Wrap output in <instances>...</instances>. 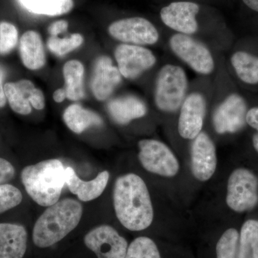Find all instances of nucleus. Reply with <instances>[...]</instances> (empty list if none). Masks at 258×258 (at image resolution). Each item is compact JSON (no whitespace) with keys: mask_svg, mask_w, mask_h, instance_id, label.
I'll list each match as a JSON object with an SVG mask.
<instances>
[{"mask_svg":"<svg viewBox=\"0 0 258 258\" xmlns=\"http://www.w3.org/2000/svg\"><path fill=\"white\" fill-rule=\"evenodd\" d=\"M21 179L30 198L42 207L58 202L66 184V169L58 159L42 161L24 168Z\"/></svg>","mask_w":258,"mask_h":258,"instance_id":"obj_3","label":"nucleus"},{"mask_svg":"<svg viewBox=\"0 0 258 258\" xmlns=\"http://www.w3.org/2000/svg\"><path fill=\"white\" fill-rule=\"evenodd\" d=\"M246 6L258 13V0H242Z\"/></svg>","mask_w":258,"mask_h":258,"instance_id":"obj_36","label":"nucleus"},{"mask_svg":"<svg viewBox=\"0 0 258 258\" xmlns=\"http://www.w3.org/2000/svg\"><path fill=\"white\" fill-rule=\"evenodd\" d=\"M239 237L235 229L226 230L217 243V258H237Z\"/></svg>","mask_w":258,"mask_h":258,"instance_id":"obj_27","label":"nucleus"},{"mask_svg":"<svg viewBox=\"0 0 258 258\" xmlns=\"http://www.w3.org/2000/svg\"><path fill=\"white\" fill-rule=\"evenodd\" d=\"M187 88L188 79L184 70L175 64H165L159 71L156 82V106L166 113L177 111L186 98Z\"/></svg>","mask_w":258,"mask_h":258,"instance_id":"obj_4","label":"nucleus"},{"mask_svg":"<svg viewBox=\"0 0 258 258\" xmlns=\"http://www.w3.org/2000/svg\"><path fill=\"white\" fill-rule=\"evenodd\" d=\"M247 106L243 97L232 93L219 105L213 114V125L217 134H234L244 128Z\"/></svg>","mask_w":258,"mask_h":258,"instance_id":"obj_10","label":"nucleus"},{"mask_svg":"<svg viewBox=\"0 0 258 258\" xmlns=\"http://www.w3.org/2000/svg\"><path fill=\"white\" fill-rule=\"evenodd\" d=\"M20 55L27 69L35 71L41 69L45 63L43 43L37 32H25L20 42Z\"/></svg>","mask_w":258,"mask_h":258,"instance_id":"obj_20","label":"nucleus"},{"mask_svg":"<svg viewBox=\"0 0 258 258\" xmlns=\"http://www.w3.org/2000/svg\"><path fill=\"white\" fill-rule=\"evenodd\" d=\"M171 50L195 72L209 75L215 69V61L211 52L203 42L190 35L177 33L169 40Z\"/></svg>","mask_w":258,"mask_h":258,"instance_id":"obj_6","label":"nucleus"},{"mask_svg":"<svg viewBox=\"0 0 258 258\" xmlns=\"http://www.w3.org/2000/svg\"><path fill=\"white\" fill-rule=\"evenodd\" d=\"M37 89L29 80H20L18 82L7 83L4 85L5 96L10 107L21 115L31 113L30 101Z\"/></svg>","mask_w":258,"mask_h":258,"instance_id":"obj_19","label":"nucleus"},{"mask_svg":"<svg viewBox=\"0 0 258 258\" xmlns=\"http://www.w3.org/2000/svg\"><path fill=\"white\" fill-rule=\"evenodd\" d=\"M18 42V32L13 24L0 23V55L9 54L16 47Z\"/></svg>","mask_w":258,"mask_h":258,"instance_id":"obj_29","label":"nucleus"},{"mask_svg":"<svg viewBox=\"0 0 258 258\" xmlns=\"http://www.w3.org/2000/svg\"><path fill=\"white\" fill-rule=\"evenodd\" d=\"M193 140L191 148V171L199 181H208L216 170V148L211 138L205 132H201Z\"/></svg>","mask_w":258,"mask_h":258,"instance_id":"obj_13","label":"nucleus"},{"mask_svg":"<svg viewBox=\"0 0 258 258\" xmlns=\"http://www.w3.org/2000/svg\"><path fill=\"white\" fill-rule=\"evenodd\" d=\"M113 205L117 218L129 230H144L152 223L154 210L149 190L137 174H127L117 179Z\"/></svg>","mask_w":258,"mask_h":258,"instance_id":"obj_1","label":"nucleus"},{"mask_svg":"<svg viewBox=\"0 0 258 258\" xmlns=\"http://www.w3.org/2000/svg\"><path fill=\"white\" fill-rule=\"evenodd\" d=\"M7 98L5 96L4 85L3 83L0 82V108H3L7 103Z\"/></svg>","mask_w":258,"mask_h":258,"instance_id":"obj_35","label":"nucleus"},{"mask_svg":"<svg viewBox=\"0 0 258 258\" xmlns=\"http://www.w3.org/2000/svg\"><path fill=\"white\" fill-rule=\"evenodd\" d=\"M66 98H67V96H66L64 88H59V89L56 90L53 93L54 101L57 102V103H61V102L64 101Z\"/></svg>","mask_w":258,"mask_h":258,"instance_id":"obj_34","label":"nucleus"},{"mask_svg":"<svg viewBox=\"0 0 258 258\" xmlns=\"http://www.w3.org/2000/svg\"><path fill=\"white\" fill-rule=\"evenodd\" d=\"M28 233L23 225L0 223V258H23Z\"/></svg>","mask_w":258,"mask_h":258,"instance_id":"obj_17","label":"nucleus"},{"mask_svg":"<svg viewBox=\"0 0 258 258\" xmlns=\"http://www.w3.org/2000/svg\"><path fill=\"white\" fill-rule=\"evenodd\" d=\"M23 201V195L13 185H0V215L18 206Z\"/></svg>","mask_w":258,"mask_h":258,"instance_id":"obj_30","label":"nucleus"},{"mask_svg":"<svg viewBox=\"0 0 258 258\" xmlns=\"http://www.w3.org/2000/svg\"><path fill=\"white\" fill-rule=\"evenodd\" d=\"M139 159L146 170L165 177H172L179 170V161L166 144L154 139L139 142Z\"/></svg>","mask_w":258,"mask_h":258,"instance_id":"obj_7","label":"nucleus"},{"mask_svg":"<svg viewBox=\"0 0 258 258\" xmlns=\"http://www.w3.org/2000/svg\"><path fill=\"white\" fill-rule=\"evenodd\" d=\"M82 215V205L73 199H64L48 207L34 226V244L46 248L57 243L79 225Z\"/></svg>","mask_w":258,"mask_h":258,"instance_id":"obj_2","label":"nucleus"},{"mask_svg":"<svg viewBox=\"0 0 258 258\" xmlns=\"http://www.w3.org/2000/svg\"><path fill=\"white\" fill-rule=\"evenodd\" d=\"M15 174L13 164L6 159L0 158V185L9 182L14 177Z\"/></svg>","mask_w":258,"mask_h":258,"instance_id":"obj_31","label":"nucleus"},{"mask_svg":"<svg viewBox=\"0 0 258 258\" xmlns=\"http://www.w3.org/2000/svg\"><path fill=\"white\" fill-rule=\"evenodd\" d=\"M121 81L119 70L113 66L110 57L101 56L97 59L91 81V89L97 99L105 101L109 98Z\"/></svg>","mask_w":258,"mask_h":258,"instance_id":"obj_15","label":"nucleus"},{"mask_svg":"<svg viewBox=\"0 0 258 258\" xmlns=\"http://www.w3.org/2000/svg\"><path fill=\"white\" fill-rule=\"evenodd\" d=\"M246 121L258 132V107H254L247 111Z\"/></svg>","mask_w":258,"mask_h":258,"instance_id":"obj_33","label":"nucleus"},{"mask_svg":"<svg viewBox=\"0 0 258 258\" xmlns=\"http://www.w3.org/2000/svg\"><path fill=\"white\" fill-rule=\"evenodd\" d=\"M109 176L108 171H104L91 181H83L72 167L68 166L66 169V184L70 191L77 195L83 202H89L99 198L106 189Z\"/></svg>","mask_w":258,"mask_h":258,"instance_id":"obj_16","label":"nucleus"},{"mask_svg":"<svg viewBox=\"0 0 258 258\" xmlns=\"http://www.w3.org/2000/svg\"><path fill=\"white\" fill-rule=\"evenodd\" d=\"M252 144L255 150L258 152V133L254 134L252 137Z\"/></svg>","mask_w":258,"mask_h":258,"instance_id":"obj_38","label":"nucleus"},{"mask_svg":"<svg viewBox=\"0 0 258 258\" xmlns=\"http://www.w3.org/2000/svg\"><path fill=\"white\" fill-rule=\"evenodd\" d=\"M237 258H258V221L249 220L241 228Z\"/></svg>","mask_w":258,"mask_h":258,"instance_id":"obj_25","label":"nucleus"},{"mask_svg":"<svg viewBox=\"0 0 258 258\" xmlns=\"http://www.w3.org/2000/svg\"><path fill=\"white\" fill-rule=\"evenodd\" d=\"M66 96L71 101H79L84 97L83 76L84 67L79 60H71L63 66Z\"/></svg>","mask_w":258,"mask_h":258,"instance_id":"obj_22","label":"nucleus"},{"mask_svg":"<svg viewBox=\"0 0 258 258\" xmlns=\"http://www.w3.org/2000/svg\"><path fill=\"white\" fill-rule=\"evenodd\" d=\"M83 37L80 34H73L70 37L59 38L57 36H51L47 41V47L55 55L62 56L81 46Z\"/></svg>","mask_w":258,"mask_h":258,"instance_id":"obj_28","label":"nucleus"},{"mask_svg":"<svg viewBox=\"0 0 258 258\" xmlns=\"http://www.w3.org/2000/svg\"><path fill=\"white\" fill-rule=\"evenodd\" d=\"M206 110V100L202 93L193 92L186 96L180 107L178 122V131L182 138L193 140L201 133Z\"/></svg>","mask_w":258,"mask_h":258,"instance_id":"obj_12","label":"nucleus"},{"mask_svg":"<svg viewBox=\"0 0 258 258\" xmlns=\"http://www.w3.org/2000/svg\"><path fill=\"white\" fill-rule=\"evenodd\" d=\"M231 64L237 77L244 83L258 84V57L244 51H237L231 57Z\"/></svg>","mask_w":258,"mask_h":258,"instance_id":"obj_23","label":"nucleus"},{"mask_svg":"<svg viewBox=\"0 0 258 258\" xmlns=\"http://www.w3.org/2000/svg\"><path fill=\"white\" fill-rule=\"evenodd\" d=\"M226 203L233 211H250L258 203V179L249 169L239 168L231 174L227 183Z\"/></svg>","mask_w":258,"mask_h":258,"instance_id":"obj_5","label":"nucleus"},{"mask_svg":"<svg viewBox=\"0 0 258 258\" xmlns=\"http://www.w3.org/2000/svg\"><path fill=\"white\" fill-rule=\"evenodd\" d=\"M7 76V71L6 69L4 66H3L1 63H0V82L3 83L4 82L5 78Z\"/></svg>","mask_w":258,"mask_h":258,"instance_id":"obj_37","label":"nucleus"},{"mask_svg":"<svg viewBox=\"0 0 258 258\" xmlns=\"http://www.w3.org/2000/svg\"><path fill=\"white\" fill-rule=\"evenodd\" d=\"M63 119L67 126L76 134L83 133L89 127L103 123L99 115L79 104L68 107L63 113Z\"/></svg>","mask_w":258,"mask_h":258,"instance_id":"obj_21","label":"nucleus"},{"mask_svg":"<svg viewBox=\"0 0 258 258\" xmlns=\"http://www.w3.org/2000/svg\"><path fill=\"white\" fill-rule=\"evenodd\" d=\"M69 27V23L64 20H59L55 22L50 25L49 28V32L51 36H57L59 34L66 32Z\"/></svg>","mask_w":258,"mask_h":258,"instance_id":"obj_32","label":"nucleus"},{"mask_svg":"<svg viewBox=\"0 0 258 258\" xmlns=\"http://www.w3.org/2000/svg\"><path fill=\"white\" fill-rule=\"evenodd\" d=\"M84 243L98 258H125L128 242L113 227H95L84 237Z\"/></svg>","mask_w":258,"mask_h":258,"instance_id":"obj_9","label":"nucleus"},{"mask_svg":"<svg viewBox=\"0 0 258 258\" xmlns=\"http://www.w3.org/2000/svg\"><path fill=\"white\" fill-rule=\"evenodd\" d=\"M108 32L113 38L136 45H154L159 39L156 27L147 19L139 17L113 22Z\"/></svg>","mask_w":258,"mask_h":258,"instance_id":"obj_8","label":"nucleus"},{"mask_svg":"<svg viewBox=\"0 0 258 258\" xmlns=\"http://www.w3.org/2000/svg\"><path fill=\"white\" fill-rule=\"evenodd\" d=\"M108 111L115 122L126 125L132 120L147 114V108L142 100L130 96L112 100L108 103Z\"/></svg>","mask_w":258,"mask_h":258,"instance_id":"obj_18","label":"nucleus"},{"mask_svg":"<svg viewBox=\"0 0 258 258\" xmlns=\"http://www.w3.org/2000/svg\"><path fill=\"white\" fill-rule=\"evenodd\" d=\"M125 258H161L155 242L147 237L135 239L128 246Z\"/></svg>","mask_w":258,"mask_h":258,"instance_id":"obj_26","label":"nucleus"},{"mask_svg":"<svg viewBox=\"0 0 258 258\" xmlns=\"http://www.w3.org/2000/svg\"><path fill=\"white\" fill-rule=\"evenodd\" d=\"M24 8L35 14L59 16L74 8L73 0H19Z\"/></svg>","mask_w":258,"mask_h":258,"instance_id":"obj_24","label":"nucleus"},{"mask_svg":"<svg viewBox=\"0 0 258 258\" xmlns=\"http://www.w3.org/2000/svg\"><path fill=\"white\" fill-rule=\"evenodd\" d=\"M115 58L120 74L128 80L137 79L157 62L152 51L130 44L118 45L115 48Z\"/></svg>","mask_w":258,"mask_h":258,"instance_id":"obj_11","label":"nucleus"},{"mask_svg":"<svg viewBox=\"0 0 258 258\" xmlns=\"http://www.w3.org/2000/svg\"><path fill=\"white\" fill-rule=\"evenodd\" d=\"M200 6L190 2H175L164 7L160 11L163 23L178 33L191 35L198 30L196 16Z\"/></svg>","mask_w":258,"mask_h":258,"instance_id":"obj_14","label":"nucleus"}]
</instances>
